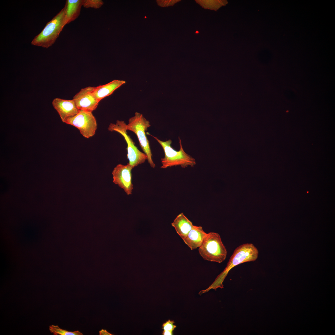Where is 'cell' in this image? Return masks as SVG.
<instances>
[{
	"label": "cell",
	"mask_w": 335,
	"mask_h": 335,
	"mask_svg": "<svg viewBox=\"0 0 335 335\" xmlns=\"http://www.w3.org/2000/svg\"><path fill=\"white\" fill-rule=\"evenodd\" d=\"M258 254L257 249L252 243L243 244L238 247L234 250L224 270L217 277L208 288L203 290V292L205 293L211 289L216 290L218 288H223L222 283L231 269L240 264L256 261Z\"/></svg>",
	"instance_id": "cell-1"
},
{
	"label": "cell",
	"mask_w": 335,
	"mask_h": 335,
	"mask_svg": "<svg viewBox=\"0 0 335 335\" xmlns=\"http://www.w3.org/2000/svg\"><path fill=\"white\" fill-rule=\"evenodd\" d=\"M66 5L52 19L48 22L41 32L31 42L32 45L47 48L55 42L66 25L65 16Z\"/></svg>",
	"instance_id": "cell-2"
},
{
	"label": "cell",
	"mask_w": 335,
	"mask_h": 335,
	"mask_svg": "<svg viewBox=\"0 0 335 335\" xmlns=\"http://www.w3.org/2000/svg\"><path fill=\"white\" fill-rule=\"evenodd\" d=\"M160 145L164 150V157L161 159L162 164L161 168H166L174 166H179L182 168H185L188 166L194 167L196 164L194 158L187 154L184 151L181 144V140L178 137L180 149L179 151L175 150L172 147L171 144L172 141L169 139L166 141H163L155 137L150 134Z\"/></svg>",
	"instance_id": "cell-3"
},
{
	"label": "cell",
	"mask_w": 335,
	"mask_h": 335,
	"mask_svg": "<svg viewBox=\"0 0 335 335\" xmlns=\"http://www.w3.org/2000/svg\"><path fill=\"white\" fill-rule=\"evenodd\" d=\"M198 250L204 260L219 263L225 260L227 254L226 249L220 235L213 232L208 233Z\"/></svg>",
	"instance_id": "cell-4"
},
{
	"label": "cell",
	"mask_w": 335,
	"mask_h": 335,
	"mask_svg": "<svg viewBox=\"0 0 335 335\" xmlns=\"http://www.w3.org/2000/svg\"><path fill=\"white\" fill-rule=\"evenodd\" d=\"M150 126V122L142 114L136 112L134 116L129 119L126 128L127 130L131 131L136 135L141 149L148 157L149 163L152 168H154L155 165L152 159V154L149 141L145 132Z\"/></svg>",
	"instance_id": "cell-5"
},
{
	"label": "cell",
	"mask_w": 335,
	"mask_h": 335,
	"mask_svg": "<svg viewBox=\"0 0 335 335\" xmlns=\"http://www.w3.org/2000/svg\"><path fill=\"white\" fill-rule=\"evenodd\" d=\"M127 124L124 121L118 120L115 123H110L108 127L109 131L118 132L123 137L127 144V158L129 163L133 168L144 163L148 157L144 153L140 151L134 142L127 133Z\"/></svg>",
	"instance_id": "cell-6"
},
{
	"label": "cell",
	"mask_w": 335,
	"mask_h": 335,
	"mask_svg": "<svg viewBox=\"0 0 335 335\" xmlns=\"http://www.w3.org/2000/svg\"><path fill=\"white\" fill-rule=\"evenodd\" d=\"M65 123L77 128L85 137L94 135L97 129L96 119L92 112L80 110L74 116L68 119Z\"/></svg>",
	"instance_id": "cell-7"
},
{
	"label": "cell",
	"mask_w": 335,
	"mask_h": 335,
	"mask_svg": "<svg viewBox=\"0 0 335 335\" xmlns=\"http://www.w3.org/2000/svg\"><path fill=\"white\" fill-rule=\"evenodd\" d=\"M133 168L129 163L126 165L119 164L114 168L112 173L113 182L123 189L127 195L132 194L133 188L131 173Z\"/></svg>",
	"instance_id": "cell-8"
},
{
	"label": "cell",
	"mask_w": 335,
	"mask_h": 335,
	"mask_svg": "<svg viewBox=\"0 0 335 335\" xmlns=\"http://www.w3.org/2000/svg\"><path fill=\"white\" fill-rule=\"evenodd\" d=\"M95 87L89 86L82 88L73 97V100L80 110L92 112L99 102L93 94Z\"/></svg>",
	"instance_id": "cell-9"
},
{
	"label": "cell",
	"mask_w": 335,
	"mask_h": 335,
	"mask_svg": "<svg viewBox=\"0 0 335 335\" xmlns=\"http://www.w3.org/2000/svg\"><path fill=\"white\" fill-rule=\"evenodd\" d=\"M52 105L64 123L74 116L80 111L73 99L67 100L56 98L53 100Z\"/></svg>",
	"instance_id": "cell-10"
},
{
	"label": "cell",
	"mask_w": 335,
	"mask_h": 335,
	"mask_svg": "<svg viewBox=\"0 0 335 335\" xmlns=\"http://www.w3.org/2000/svg\"><path fill=\"white\" fill-rule=\"evenodd\" d=\"M207 234L202 226L194 225L187 236L183 240L190 249L193 250L201 246Z\"/></svg>",
	"instance_id": "cell-11"
},
{
	"label": "cell",
	"mask_w": 335,
	"mask_h": 335,
	"mask_svg": "<svg viewBox=\"0 0 335 335\" xmlns=\"http://www.w3.org/2000/svg\"><path fill=\"white\" fill-rule=\"evenodd\" d=\"M126 82L122 80H114L106 84L95 87L93 94L99 101L111 94Z\"/></svg>",
	"instance_id": "cell-12"
},
{
	"label": "cell",
	"mask_w": 335,
	"mask_h": 335,
	"mask_svg": "<svg viewBox=\"0 0 335 335\" xmlns=\"http://www.w3.org/2000/svg\"><path fill=\"white\" fill-rule=\"evenodd\" d=\"M172 225L182 239L187 236L194 226L183 213L176 217L172 223Z\"/></svg>",
	"instance_id": "cell-13"
},
{
	"label": "cell",
	"mask_w": 335,
	"mask_h": 335,
	"mask_svg": "<svg viewBox=\"0 0 335 335\" xmlns=\"http://www.w3.org/2000/svg\"><path fill=\"white\" fill-rule=\"evenodd\" d=\"M83 0H67L66 1L65 16V24L74 20L79 16Z\"/></svg>",
	"instance_id": "cell-14"
},
{
	"label": "cell",
	"mask_w": 335,
	"mask_h": 335,
	"mask_svg": "<svg viewBox=\"0 0 335 335\" xmlns=\"http://www.w3.org/2000/svg\"><path fill=\"white\" fill-rule=\"evenodd\" d=\"M50 332L55 335H82L83 333L79 331H69L60 328L57 325H51L49 326Z\"/></svg>",
	"instance_id": "cell-15"
},
{
	"label": "cell",
	"mask_w": 335,
	"mask_h": 335,
	"mask_svg": "<svg viewBox=\"0 0 335 335\" xmlns=\"http://www.w3.org/2000/svg\"><path fill=\"white\" fill-rule=\"evenodd\" d=\"M198 2L203 7L211 9H218L226 3H224V2L220 1H198Z\"/></svg>",
	"instance_id": "cell-16"
},
{
	"label": "cell",
	"mask_w": 335,
	"mask_h": 335,
	"mask_svg": "<svg viewBox=\"0 0 335 335\" xmlns=\"http://www.w3.org/2000/svg\"><path fill=\"white\" fill-rule=\"evenodd\" d=\"M104 4L101 0H83V6L85 8L98 9Z\"/></svg>",
	"instance_id": "cell-17"
},
{
	"label": "cell",
	"mask_w": 335,
	"mask_h": 335,
	"mask_svg": "<svg viewBox=\"0 0 335 335\" xmlns=\"http://www.w3.org/2000/svg\"><path fill=\"white\" fill-rule=\"evenodd\" d=\"M174 322L173 320H170L169 319L165 323H163L162 325V329L165 331L172 330L173 331L174 329L176 327V326L173 324Z\"/></svg>",
	"instance_id": "cell-18"
},
{
	"label": "cell",
	"mask_w": 335,
	"mask_h": 335,
	"mask_svg": "<svg viewBox=\"0 0 335 335\" xmlns=\"http://www.w3.org/2000/svg\"><path fill=\"white\" fill-rule=\"evenodd\" d=\"M178 1V0H156L158 5L163 7L173 6Z\"/></svg>",
	"instance_id": "cell-19"
},
{
	"label": "cell",
	"mask_w": 335,
	"mask_h": 335,
	"mask_svg": "<svg viewBox=\"0 0 335 335\" xmlns=\"http://www.w3.org/2000/svg\"><path fill=\"white\" fill-rule=\"evenodd\" d=\"M99 334L100 335H112L110 333L108 332L106 330L102 329L99 331Z\"/></svg>",
	"instance_id": "cell-20"
},
{
	"label": "cell",
	"mask_w": 335,
	"mask_h": 335,
	"mask_svg": "<svg viewBox=\"0 0 335 335\" xmlns=\"http://www.w3.org/2000/svg\"><path fill=\"white\" fill-rule=\"evenodd\" d=\"M173 331L172 330L165 331L163 330L162 332V335H172Z\"/></svg>",
	"instance_id": "cell-21"
}]
</instances>
